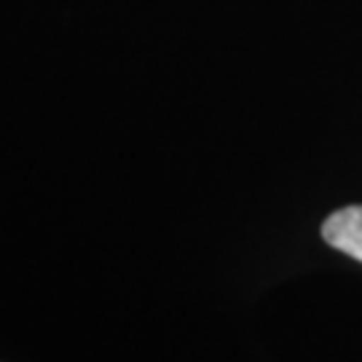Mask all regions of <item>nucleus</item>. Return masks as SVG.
I'll list each match as a JSON object with an SVG mask.
<instances>
[{
    "mask_svg": "<svg viewBox=\"0 0 362 362\" xmlns=\"http://www.w3.org/2000/svg\"><path fill=\"white\" fill-rule=\"evenodd\" d=\"M322 239L338 252L362 263V207H344L325 220Z\"/></svg>",
    "mask_w": 362,
    "mask_h": 362,
    "instance_id": "f257e3e1",
    "label": "nucleus"
}]
</instances>
